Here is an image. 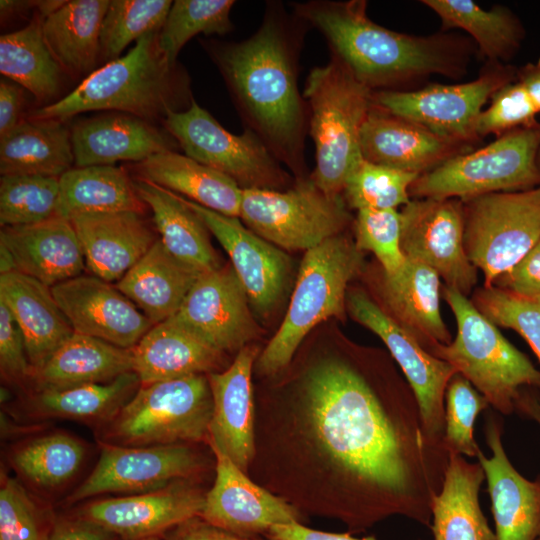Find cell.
<instances>
[{
    "instance_id": "1",
    "label": "cell",
    "mask_w": 540,
    "mask_h": 540,
    "mask_svg": "<svg viewBox=\"0 0 540 540\" xmlns=\"http://www.w3.org/2000/svg\"><path fill=\"white\" fill-rule=\"evenodd\" d=\"M293 436L327 479L319 514L351 532L394 515L431 526L449 453L425 433L410 386L380 390L352 362L330 357L304 376Z\"/></svg>"
},
{
    "instance_id": "2",
    "label": "cell",
    "mask_w": 540,
    "mask_h": 540,
    "mask_svg": "<svg viewBox=\"0 0 540 540\" xmlns=\"http://www.w3.org/2000/svg\"><path fill=\"white\" fill-rule=\"evenodd\" d=\"M361 0L296 5L297 15L326 37L336 56L371 90H397L432 74L461 78L473 53L469 39L454 34H404L373 22Z\"/></svg>"
},
{
    "instance_id": "3",
    "label": "cell",
    "mask_w": 540,
    "mask_h": 540,
    "mask_svg": "<svg viewBox=\"0 0 540 540\" xmlns=\"http://www.w3.org/2000/svg\"><path fill=\"white\" fill-rule=\"evenodd\" d=\"M210 52L248 129L277 159L299 165L308 111L297 86L293 41L282 23L268 15L248 39L211 45Z\"/></svg>"
},
{
    "instance_id": "4",
    "label": "cell",
    "mask_w": 540,
    "mask_h": 540,
    "mask_svg": "<svg viewBox=\"0 0 540 540\" xmlns=\"http://www.w3.org/2000/svg\"><path fill=\"white\" fill-rule=\"evenodd\" d=\"M159 31L142 36L127 54L96 69L73 91L35 109L29 118L65 122L80 113L104 110L154 123L170 111L188 108L187 77L161 50Z\"/></svg>"
},
{
    "instance_id": "5",
    "label": "cell",
    "mask_w": 540,
    "mask_h": 540,
    "mask_svg": "<svg viewBox=\"0 0 540 540\" xmlns=\"http://www.w3.org/2000/svg\"><path fill=\"white\" fill-rule=\"evenodd\" d=\"M444 300L457 324L455 339L426 347L464 376L498 412L516 411L526 389H540V371L459 290L444 286Z\"/></svg>"
},
{
    "instance_id": "6",
    "label": "cell",
    "mask_w": 540,
    "mask_h": 540,
    "mask_svg": "<svg viewBox=\"0 0 540 540\" xmlns=\"http://www.w3.org/2000/svg\"><path fill=\"white\" fill-rule=\"evenodd\" d=\"M373 93L334 55L307 77L303 96L316 161L310 178L329 196L342 194L349 173L363 158L360 133L373 106Z\"/></svg>"
},
{
    "instance_id": "7",
    "label": "cell",
    "mask_w": 540,
    "mask_h": 540,
    "mask_svg": "<svg viewBox=\"0 0 540 540\" xmlns=\"http://www.w3.org/2000/svg\"><path fill=\"white\" fill-rule=\"evenodd\" d=\"M361 253L341 233L305 252L283 322L256 360L260 374L283 370L315 326L344 316L347 286L362 267Z\"/></svg>"
},
{
    "instance_id": "8",
    "label": "cell",
    "mask_w": 540,
    "mask_h": 540,
    "mask_svg": "<svg viewBox=\"0 0 540 540\" xmlns=\"http://www.w3.org/2000/svg\"><path fill=\"white\" fill-rule=\"evenodd\" d=\"M212 412L207 375L141 384L103 426V443L151 446L208 442Z\"/></svg>"
},
{
    "instance_id": "9",
    "label": "cell",
    "mask_w": 540,
    "mask_h": 540,
    "mask_svg": "<svg viewBox=\"0 0 540 540\" xmlns=\"http://www.w3.org/2000/svg\"><path fill=\"white\" fill-rule=\"evenodd\" d=\"M539 123L507 131L474 151L459 154L421 174L409 189L414 199L455 198L517 192L540 185Z\"/></svg>"
},
{
    "instance_id": "10",
    "label": "cell",
    "mask_w": 540,
    "mask_h": 540,
    "mask_svg": "<svg viewBox=\"0 0 540 540\" xmlns=\"http://www.w3.org/2000/svg\"><path fill=\"white\" fill-rule=\"evenodd\" d=\"M464 244L485 287L509 271L540 238V185L462 202Z\"/></svg>"
},
{
    "instance_id": "11",
    "label": "cell",
    "mask_w": 540,
    "mask_h": 540,
    "mask_svg": "<svg viewBox=\"0 0 540 540\" xmlns=\"http://www.w3.org/2000/svg\"><path fill=\"white\" fill-rule=\"evenodd\" d=\"M239 217L273 245L305 251L340 234L350 219L344 198L325 194L311 178L286 191L243 189Z\"/></svg>"
},
{
    "instance_id": "12",
    "label": "cell",
    "mask_w": 540,
    "mask_h": 540,
    "mask_svg": "<svg viewBox=\"0 0 540 540\" xmlns=\"http://www.w3.org/2000/svg\"><path fill=\"white\" fill-rule=\"evenodd\" d=\"M516 71L510 65L489 63L472 81L431 83L416 90L374 91L373 103L441 138L472 148L481 139L477 128L484 105L514 80Z\"/></svg>"
},
{
    "instance_id": "13",
    "label": "cell",
    "mask_w": 540,
    "mask_h": 540,
    "mask_svg": "<svg viewBox=\"0 0 540 540\" xmlns=\"http://www.w3.org/2000/svg\"><path fill=\"white\" fill-rule=\"evenodd\" d=\"M164 129L186 156L233 179L242 189L274 190L285 180L277 158L252 130H226L195 100L182 111H170Z\"/></svg>"
},
{
    "instance_id": "14",
    "label": "cell",
    "mask_w": 540,
    "mask_h": 540,
    "mask_svg": "<svg viewBox=\"0 0 540 540\" xmlns=\"http://www.w3.org/2000/svg\"><path fill=\"white\" fill-rule=\"evenodd\" d=\"M346 306L354 320L386 345L417 399L426 435L434 444L444 446V397L456 370L429 352L410 330L361 290L347 293Z\"/></svg>"
},
{
    "instance_id": "15",
    "label": "cell",
    "mask_w": 540,
    "mask_h": 540,
    "mask_svg": "<svg viewBox=\"0 0 540 540\" xmlns=\"http://www.w3.org/2000/svg\"><path fill=\"white\" fill-rule=\"evenodd\" d=\"M97 464L69 495L77 503L104 493H143L195 478L204 457L186 444L119 446L101 443Z\"/></svg>"
},
{
    "instance_id": "16",
    "label": "cell",
    "mask_w": 540,
    "mask_h": 540,
    "mask_svg": "<svg viewBox=\"0 0 540 540\" xmlns=\"http://www.w3.org/2000/svg\"><path fill=\"white\" fill-rule=\"evenodd\" d=\"M400 213L405 257L430 267L445 281V286L467 296L477 282V268L465 249L462 201L411 199Z\"/></svg>"
},
{
    "instance_id": "17",
    "label": "cell",
    "mask_w": 540,
    "mask_h": 540,
    "mask_svg": "<svg viewBox=\"0 0 540 540\" xmlns=\"http://www.w3.org/2000/svg\"><path fill=\"white\" fill-rule=\"evenodd\" d=\"M248 295L232 266L202 273L173 321L221 353L239 352L256 335Z\"/></svg>"
},
{
    "instance_id": "18",
    "label": "cell",
    "mask_w": 540,
    "mask_h": 540,
    "mask_svg": "<svg viewBox=\"0 0 540 540\" xmlns=\"http://www.w3.org/2000/svg\"><path fill=\"white\" fill-rule=\"evenodd\" d=\"M205 494L189 480L163 488L88 502L75 516L92 521L123 540H140L167 533L199 516Z\"/></svg>"
},
{
    "instance_id": "19",
    "label": "cell",
    "mask_w": 540,
    "mask_h": 540,
    "mask_svg": "<svg viewBox=\"0 0 540 540\" xmlns=\"http://www.w3.org/2000/svg\"><path fill=\"white\" fill-rule=\"evenodd\" d=\"M51 290L75 333L132 349L153 326L116 286L96 276L79 275Z\"/></svg>"
},
{
    "instance_id": "20",
    "label": "cell",
    "mask_w": 540,
    "mask_h": 540,
    "mask_svg": "<svg viewBox=\"0 0 540 540\" xmlns=\"http://www.w3.org/2000/svg\"><path fill=\"white\" fill-rule=\"evenodd\" d=\"M216 477L205 493L199 515L208 523L241 536L265 533L272 527L301 522L298 508L254 483L243 470L219 450Z\"/></svg>"
},
{
    "instance_id": "21",
    "label": "cell",
    "mask_w": 540,
    "mask_h": 540,
    "mask_svg": "<svg viewBox=\"0 0 540 540\" xmlns=\"http://www.w3.org/2000/svg\"><path fill=\"white\" fill-rule=\"evenodd\" d=\"M185 200L229 255L250 305L258 314H268L280 300L288 283L289 257L245 227L238 217L226 216L187 198Z\"/></svg>"
},
{
    "instance_id": "22",
    "label": "cell",
    "mask_w": 540,
    "mask_h": 540,
    "mask_svg": "<svg viewBox=\"0 0 540 540\" xmlns=\"http://www.w3.org/2000/svg\"><path fill=\"white\" fill-rule=\"evenodd\" d=\"M1 273L16 270L49 287L82 275L83 251L69 220L44 221L0 230Z\"/></svg>"
},
{
    "instance_id": "23",
    "label": "cell",
    "mask_w": 540,
    "mask_h": 540,
    "mask_svg": "<svg viewBox=\"0 0 540 540\" xmlns=\"http://www.w3.org/2000/svg\"><path fill=\"white\" fill-rule=\"evenodd\" d=\"M258 349L242 348L230 366L208 374L213 412L208 443L246 472L256 454L252 368Z\"/></svg>"
},
{
    "instance_id": "24",
    "label": "cell",
    "mask_w": 540,
    "mask_h": 540,
    "mask_svg": "<svg viewBox=\"0 0 540 540\" xmlns=\"http://www.w3.org/2000/svg\"><path fill=\"white\" fill-rule=\"evenodd\" d=\"M486 443L492 452L486 457L479 449L491 499L496 540L540 538V476L529 480L512 465L502 443V427L490 416L485 426Z\"/></svg>"
},
{
    "instance_id": "25",
    "label": "cell",
    "mask_w": 540,
    "mask_h": 540,
    "mask_svg": "<svg viewBox=\"0 0 540 540\" xmlns=\"http://www.w3.org/2000/svg\"><path fill=\"white\" fill-rule=\"evenodd\" d=\"M360 150L369 162L421 175L471 147L441 138L373 103L361 129Z\"/></svg>"
},
{
    "instance_id": "26",
    "label": "cell",
    "mask_w": 540,
    "mask_h": 540,
    "mask_svg": "<svg viewBox=\"0 0 540 540\" xmlns=\"http://www.w3.org/2000/svg\"><path fill=\"white\" fill-rule=\"evenodd\" d=\"M76 167L141 162L166 150L175 139L153 122L122 112H107L79 119L71 129Z\"/></svg>"
},
{
    "instance_id": "27",
    "label": "cell",
    "mask_w": 540,
    "mask_h": 540,
    "mask_svg": "<svg viewBox=\"0 0 540 540\" xmlns=\"http://www.w3.org/2000/svg\"><path fill=\"white\" fill-rule=\"evenodd\" d=\"M86 267L106 282H118L150 249L156 238L142 212L80 214L69 219Z\"/></svg>"
},
{
    "instance_id": "28",
    "label": "cell",
    "mask_w": 540,
    "mask_h": 540,
    "mask_svg": "<svg viewBox=\"0 0 540 540\" xmlns=\"http://www.w3.org/2000/svg\"><path fill=\"white\" fill-rule=\"evenodd\" d=\"M0 301L8 307L23 334L33 375L74 331L51 287L31 276L16 270L1 273Z\"/></svg>"
},
{
    "instance_id": "29",
    "label": "cell",
    "mask_w": 540,
    "mask_h": 540,
    "mask_svg": "<svg viewBox=\"0 0 540 540\" xmlns=\"http://www.w3.org/2000/svg\"><path fill=\"white\" fill-rule=\"evenodd\" d=\"M134 178L149 181L226 216L240 215L243 189L230 177L166 150L133 163Z\"/></svg>"
},
{
    "instance_id": "30",
    "label": "cell",
    "mask_w": 540,
    "mask_h": 540,
    "mask_svg": "<svg viewBox=\"0 0 540 540\" xmlns=\"http://www.w3.org/2000/svg\"><path fill=\"white\" fill-rule=\"evenodd\" d=\"M201 274L175 258L158 238L115 286L156 325L177 314Z\"/></svg>"
},
{
    "instance_id": "31",
    "label": "cell",
    "mask_w": 540,
    "mask_h": 540,
    "mask_svg": "<svg viewBox=\"0 0 540 540\" xmlns=\"http://www.w3.org/2000/svg\"><path fill=\"white\" fill-rule=\"evenodd\" d=\"M133 372L141 384L216 372L224 354L171 318L153 325L132 348Z\"/></svg>"
},
{
    "instance_id": "32",
    "label": "cell",
    "mask_w": 540,
    "mask_h": 540,
    "mask_svg": "<svg viewBox=\"0 0 540 540\" xmlns=\"http://www.w3.org/2000/svg\"><path fill=\"white\" fill-rule=\"evenodd\" d=\"M484 479L479 463L449 453L442 487L431 504L434 540H496L479 501Z\"/></svg>"
},
{
    "instance_id": "33",
    "label": "cell",
    "mask_w": 540,
    "mask_h": 540,
    "mask_svg": "<svg viewBox=\"0 0 540 540\" xmlns=\"http://www.w3.org/2000/svg\"><path fill=\"white\" fill-rule=\"evenodd\" d=\"M133 184L152 212L161 242L175 258L200 273L221 267L211 232L184 197L149 181L133 178Z\"/></svg>"
},
{
    "instance_id": "34",
    "label": "cell",
    "mask_w": 540,
    "mask_h": 540,
    "mask_svg": "<svg viewBox=\"0 0 540 540\" xmlns=\"http://www.w3.org/2000/svg\"><path fill=\"white\" fill-rule=\"evenodd\" d=\"M440 279L430 267L407 259L398 273L383 277L381 286L387 313L427 347L451 342L441 314Z\"/></svg>"
},
{
    "instance_id": "35",
    "label": "cell",
    "mask_w": 540,
    "mask_h": 540,
    "mask_svg": "<svg viewBox=\"0 0 540 540\" xmlns=\"http://www.w3.org/2000/svg\"><path fill=\"white\" fill-rule=\"evenodd\" d=\"M110 0H73L42 20L45 42L65 73L89 76L100 59V32Z\"/></svg>"
},
{
    "instance_id": "36",
    "label": "cell",
    "mask_w": 540,
    "mask_h": 540,
    "mask_svg": "<svg viewBox=\"0 0 540 540\" xmlns=\"http://www.w3.org/2000/svg\"><path fill=\"white\" fill-rule=\"evenodd\" d=\"M133 372L132 349L73 333L32 375L36 390L106 383Z\"/></svg>"
},
{
    "instance_id": "37",
    "label": "cell",
    "mask_w": 540,
    "mask_h": 540,
    "mask_svg": "<svg viewBox=\"0 0 540 540\" xmlns=\"http://www.w3.org/2000/svg\"><path fill=\"white\" fill-rule=\"evenodd\" d=\"M71 132L57 119H23L0 137L1 175L60 177L72 168Z\"/></svg>"
},
{
    "instance_id": "38",
    "label": "cell",
    "mask_w": 540,
    "mask_h": 540,
    "mask_svg": "<svg viewBox=\"0 0 540 540\" xmlns=\"http://www.w3.org/2000/svg\"><path fill=\"white\" fill-rule=\"evenodd\" d=\"M138 196L124 167L96 165L71 168L59 177L56 216L64 219L86 213L142 212Z\"/></svg>"
},
{
    "instance_id": "39",
    "label": "cell",
    "mask_w": 540,
    "mask_h": 540,
    "mask_svg": "<svg viewBox=\"0 0 540 540\" xmlns=\"http://www.w3.org/2000/svg\"><path fill=\"white\" fill-rule=\"evenodd\" d=\"M141 382L134 372L106 383H89L57 389L36 390L28 409L35 417L67 418L107 424L132 398Z\"/></svg>"
},
{
    "instance_id": "40",
    "label": "cell",
    "mask_w": 540,
    "mask_h": 540,
    "mask_svg": "<svg viewBox=\"0 0 540 540\" xmlns=\"http://www.w3.org/2000/svg\"><path fill=\"white\" fill-rule=\"evenodd\" d=\"M441 19L442 29L466 31L489 63H502L519 49L524 28L507 7L496 5L485 10L472 0H423Z\"/></svg>"
},
{
    "instance_id": "41",
    "label": "cell",
    "mask_w": 540,
    "mask_h": 540,
    "mask_svg": "<svg viewBox=\"0 0 540 540\" xmlns=\"http://www.w3.org/2000/svg\"><path fill=\"white\" fill-rule=\"evenodd\" d=\"M38 9L24 28L0 37V72L28 90L39 102L53 100L65 71L49 50Z\"/></svg>"
},
{
    "instance_id": "42",
    "label": "cell",
    "mask_w": 540,
    "mask_h": 540,
    "mask_svg": "<svg viewBox=\"0 0 540 540\" xmlns=\"http://www.w3.org/2000/svg\"><path fill=\"white\" fill-rule=\"evenodd\" d=\"M83 443L55 432L19 443L9 455L10 463L25 482L42 491L57 489L70 481L85 458Z\"/></svg>"
},
{
    "instance_id": "43",
    "label": "cell",
    "mask_w": 540,
    "mask_h": 540,
    "mask_svg": "<svg viewBox=\"0 0 540 540\" xmlns=\"http://www.w3.org/2000/svg\"><path fill=\"white\" fill-rule=\"evenodd\" d=\"M540 113V57L517 69L514 80L503 86L491 98L482 112L477 133L480 138L533 126Z\"/></svg>"
},
{
    "instance_id": "44",
    "label": "cell",
    "mask_w": 540,
    "mask_h": 540,
    "mask_svg": "<svg viewBox=\"0 0 540 540\" xmlns=\"http://www.w3.org/2000/svg\"><path fill=\"white\" fill-rule=\"evenodd\" d=\"M232 0H176L159 31L158 43L168 60L176 63L182 47L197 34L224 35L232 30Z\"/></svg>"
},
{
    "instance_id": "45",
    "label": "cell",
    "mask_w": 540,
    "mask_h": 540,
    "mask_svg": "<svg viewBox=\"0 0 540 540\" xmlns=\"http://www.w3.org/2000/svg\"><path fill=\"white\" fill-rule=\"evenodd\" d=\"M170 0H112L102 22L100 57L108 62L119 58L132 42L159 31L168 15Z\"/></svg>"
},
{
    "instance_id": "46",
    "label": "cell",
    "mask_w": 540,
    "mask_h": 540,
    "mask_svg": "<svg viewBox=\"0 0 540 540\" xmlns=\"http://www.w3.org/2000/svg\"><path fill=\"white\" fill-rule=\"evenodd\" d=\"M58 197V177L1 175V227L30 225L56 216Z\"/></svg>"
},
{
    "instance_id": "47",
    "label": "cell",
    "mask_w": 540,
    "mask_h": 540,
    "mask_svg": "<svg viewBox=\"0 0 540 540\" xmlns=\"http://www.w3.org/2000/svg\"><path fill=\"white\" fill-rule=\"evenodd\" d=\"M419 176L362 158L349 173L342 193L346 204L357 211L397 209L410 202L409 189Z\"/></svg>"
},
{
    "instance_id": "48",
    "label": "cell",
    "mask_w": 540,
    "mask_h": 540,
    "mask_svg": "<svg viewBox=\"0 0 540 540\" xmlns=\"http://www.w3.org/2000/svg\"><path fill=\"white\" fill-rule=\"evenodd\" d=\"M488 406L487 399L464 376L453 375L444 397L443 443L448 453L477 456L480 448L473 436L474 423Z\"/></svg>"
},
{
    "instance_id": "49",
    "label": "cell",
    "mask_w": 540,
    "mask_h": 540,
    "mask_svg": "<svg viewBox=\"0 0 540 540\" xmlns=\"http://www.w3.org/2000/svg\"><path fill=\"white\" fill-rule=\"evenodd\" d=\"M471 301L496 326L512 329L522 336L540 362V299L484 286Z\"/></svg>"
},
{
    "instance_id": "50",
    "label": "cell",
    "mask_w": 540,
    "mask_h": 540,
    "mask_svg": "<svg viewBox=\"0 0 540 540\" xmlns=\"http://www.w3.org/2000/svg\"><path fill=\"white\" fill-rule=\"evenodd\" d=\"M53 524L20 481L1 474L0 540H48Z\"/></svg>"
},
{
    "instance_id": "51",
    "label": "cell",
    "mask_w": 540,
    "mask_h": 540,
    "mask_svg": "<svg viewBox=\"0 0 540 540\" xmlns=\"http://www.w3.org/2000/svg\"><path fill=\"white\" fill-rule=\"evenodd\" d=\"M402 218L397 209H362L355 221V245L372 252L382 266L384 276L398 273L406 263L401 247Z\"/></svg>"
},
{
    "instance_id": "52",
    "label": "cell",
    "mask_w": 540,
    "mask_h": 540,
    "mask_svg": "<svg viewBox=\"0 0 540 540\" xmlns=\"http://www.w3.org/2000/svg\"><path fill=\"white\" fill-rule=\"evenodd\" d=\"M0 369L12 383L32 377L23 334L8 307L0 301Z\"/></svg>"
},
{
    "instance_id": "53",
    "label": "cell",
    "mask_w": 540,
    "mask_h": 540,
    "mask_svg": "<svg viewBox=\"0 0 540 540\" xmlns=\"http://www.w3.org/2000/svg\"><path fill=\"white\" fill-rule=\"evenodd\" d=\"M492 286L519 296L540 299V238L509 271Z\"/></svg>"
},
{
    "instance_id": "54",
    "label": "cell",
    "mask_w": 540,
    "mask_h": 540,
    "mask_svg": "<svg viewBox=\"0 0 540 540\" xmlns=\"http://www.w3.org/2000/svg\"><path fill=\"white\" fill-rule=\"evenodd\" d=\"M117 536L87 519L74 516L54 521L48 540H116Z\"/></svg>"
},
{
    "instance_id": "55",
    "label": "cell",
    "mask_w": 540,
    "mask_h": 540,
    "mask_svg": "<svg viewBox=\"0 0 540 540\" xmlns=\"http://www.w3.org/2000/svg\"><path fill=\"white\" fill-rule=\"evenodd\" d=\"M24 88L16 82L0 80V137L15 128L23 119Z\"/></svg>"
},
{
    "instance_id": "56",
    "label": "cell",
    "mask_w": 540,
    "mask_h": 540,
    "mask_svg": "<svg viewBox=\"0 0 540 540\" xmlns=\"http://www.w3.org/2000/svg\"><path fill=\"white\" fill-rule=\"evenodd\" d=\"M165 535V540H251L216 527L199 516L177 525Z\"/></svg>"
},
{
    "instance_id": "57",
    "label": "cell",
    "mask_w": 540,
    "mask_h": 540,
    "mask_svg": "<svg viewBox=\"0 0 540 540\" xmlns=\"http://www.w3.org/2000/svg\"><path fill=\"white\" fill-rule=\"evenodd\" d=\"M268 540H377L373 536L357 538L349 533H330L293 522L272 527L266 532Z\"/></svg>"
},
{
    "instance_id": "58",
    "label": "cell",
    "mask_w": 540,
    "mask_h": 540,
    "mask_svg": "<svg viewBox=\"0 0 540 540\" xmlns=\"http://www.w3.org/2000/svg\"><path fill=\"white\" fill-rule=\"evenodd\" d=\"M516 411L533 419L540 426V398L524 390L519 398Z\"/></svg>"
},
{
    "instance_id": "59",
    "label": "cell",
    "mask_w": 540,
    "mask_h": 540,
    "mask_svg": "<svg viewBox=\"0 0 540 540\" xmlns=\"http://www.w3.org/2000/svg\"><path fill=\"white\" fill-rule=\"evenodd\" d=\"M39 1H19V0H1L0 1V14L1 20H6L9 17L15 15H22L28 13L34 8L37 9Z\"/></svg>"
},
{
    "instance_id": "60",
    "label": "cell",
    "mask_w": 540,
    "mask_h": 540,
    "mask_svg": "<svg viewBox=\"0 0 540 540\" xmlns=\"http://www.w3.org/2000/svg\"><path fill=\"white\" fill-rule=\"evenodd\" d=\"M140 540H164V539L160 538L159 536H154V537L144 538Z\"/></svg>"
},
{
    "instance_id": "61",
    "label": "cell",
    "mask_w": 540,
    "mask_h": 540,
    "mask_svg": "<svg viewBox=\"0 0 540 540\" xmlns=\"http://www.w3.org/2000/svg\"><path fill=\"white\" fill-rule=\"evenodd\" d=\"M539 129H540V124H539ZM538 166L540 168V149H539V153H538Z\"/></svg>"
},
{
    "instance_id": "62",
    "label": "cell",
    "mask_w": 540,
    "mask_h": 540,
    "mask_svg": "<svg viewBox=\"0 0 540 540\" xmlns=\"http://www.w3.org/2000/svg\"><path fill=\"white\" fill-rule=\"evenodd\" d=\"M537 540H540V538H538Z\"/></svg>"
}]
</instances>
